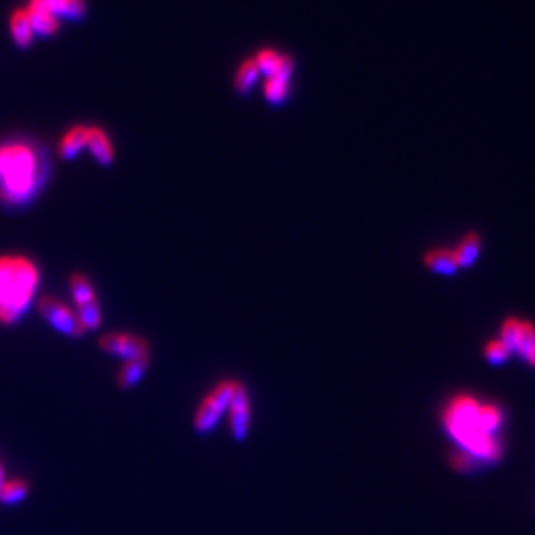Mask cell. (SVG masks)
Wrapping results in <instances>:
<instances>
[{"label":"cell","mask_w":535,"mask_h":535,"mask_svg":"<svg viewBox=\"0 0 535 535\" xmlns=\"http://www.w3.org/2000/svg\"><path fill=\"white\" fill-rule=\"evenodd\" d=\"M290 93V81L286 78H266L263 87V94L268 103L280 105L287 100Z\"/></svg>","instance_id":"obj_19"},{"label":"cell","mask_w":535,"mask_h":535,"mask_svg":"<svg viewBox=\"0 0 535 535\" xmlns=\"http://www.w3.org/2000/svg\"><path fill=\"white\" fill-rule=\"evenodd\" d=\"M237 381H221L200 404L199 411L195 413V430L199 433H208L214 430L216 424L223 417L225 411H228L231 398H233L235 389H237Z\"/></svg>","instance_id":"obj_4"},{"label":"cell","mask_w":535,"mask_h":535,"mask_svg":"<svg viewBox=\"0 0 535 535\" xmlns=\"http://www.w3.org/2000/svg\"><path fill=\"white\" fill-rule=\"evenodd\" d=\"M4 483H6V481H4V468L2 464H0V488L4 487Z\"/></svg>","instance_id":"obj_26"},{"label":"cell","mask_w":535,"mask_h":535,"mask_svg":"<svg viewBox=\"0 0 535 535\" xmlns=\"http://www.w3.org/2000/svg\"><path fill=\"white\" fill-rule=\"evenodd\" d=\"M28 494V485L23 480H11L4 483V487L0 488V500L4 504H16L21 499H25Z\"/></svg>","instance_id":"obj_21"},{"label":"cell","mask_w":535,"mask_h":535,"mask_svg":"<svg viewBox=\"0 0 535 535\" xmlns=\"http://www.w3.org/2000/svg\"><path fill=\"white\" fill-rule=\"evenodd\" d=\"M9 35L13 39L14 45L18 49H28L35 40V33H33L30 16L26 13V7H18L11 13L9 16Z\"/></svg>","instance_id":"obj_11"},{"label":"cell","mask_w":535,"mask_h":535,"mask_svg":"<svg viewBox=\"0 0 535 535\" xmlns=\"http://www.w3.org/2000/svg\"><path fill=\"white\" fill-rule=\"evenodd\" d=\"M87 150L90 151V155L94 157V160L98 164L108 167L113 164L115 160V150H113V144L110 141L108 134L98 125H87Z\"/></svg>","instance_id":"obj_9"},{"label":"cell","mask_w":535,"mask_h":535,"mask_svg":"<svg viewBox=\"0 0 535 535\" xmlns=\"http://www.w3.org/2000/svg\"><path fill=\"white\" fill-rule=\"evenodd\" d=\"M100 348L110 355L127 360L150 358V346L146 341L132 334H106L100 339Z\"/></svg>","instance_id":"obj_6"},{"label":"cell","mask_w":535,"mask_h":535,"mask_svg":"<svg viewBox=\"0 0 535 535\" xmlns=\"http://www.w3.org/2000/svg\"><path fill=\"white\" fill-rule=\"evenodd\" d=\"M26 13L30 16V23H32V28L35 37H52L59 32V25L61 21L58 18L52 16L47 11L40 9L37 6H30L26 4Z\"/></svg>","instance_id":"obj_12"},{"label":"cell","mask_w":535,"mask_h":535,"mask_svg":"<svg viewBox=\"0 0 535 535\" xmlns=\"http://www.w3.org/2000/svg\"><path fill=\"white\" fill-rule=\"evenodd\" d=\"M529 362L532 363V365L535 367V348L532 350V353H530V355H529Z\"/></svg>","instance_id":"obj_27"},{"label":"cell","mask_w":535,"mask_h":535,"mask_svg":"<svg viewBox=\"0 0 535 535\" xmlns=\"http://www.w3.org/2000/svg\"><path fill=\"white\" fill-rule=\"evenodd\" d=\"M424 263H426V266L430 268L431 271L440 273V275H454L459 269L454 252L445 249L431 250L426 256V259H424Z\"/></svg>","instance_id":"obj_14"},{"label":"cell","mask_w":535,"mask_h":535,"mask_svg":"<svg viewBox=\"0 0 535 535\" xmlns=\"http://www.w3.org/2000/svg\"><path fill=\"white\" fill-rule=\"evenodd\" d=\"M39 311L47 324H51L52 327L59 330L64 336L81 337L86 332L81 322H78L77 313H74L66 305L59 302L58 299L51 298V295L40 298Z\"/></svg>","instance_id":"obj_5"},{"label":"cell","mask_w":535,"mask_h":535,"mask_svg":"<svg viewBox=\"0 0 535 535\" xmlns=\"http://www.w3.org/2000/svg\"><path fill=\"white\" fill-rule=\"evenodd\" d=\"M148 365H150V358L127 360L119 372L120 388L127 389V388H132L134 384H138V382L143 379L144 372L148 370Z\"/></svg>","instance_id":"obj_15"},{"label":"cell","mask_w":535,"mask_h":535,"mask_svg":"<svg viewBox=\"0 0 535 535\" xmlns=\"http://www.w3.org/2000/svg\"><path fill=\"white\" fill-rule=\"evenodd\" d=\"M77 317L83 330H96L101 325V308L98 305V299L93 302H87L83 306H77Z\"/></svg>","instance_id":"obj_20"},{"label":"cell","mask_w":535,"mask_h":535,"mask_svg":"<svg viewBox=\"0 0 535 535\" xmlns=\"http://www.w3.org/2000/svg\"><path fill=\"white\" fill-rule=\"evenodd\" d=\"M257 68L268 78H286L290 81L294 75V59L283 52L275 51V49H261L254 58Z\"/></svg>","instance_id":"obj_8"},{"label":"cell","mask_w":535,"mask_h":535,"mask_svg":"<svg viewBox=\"0 0 535 535\" xmlns=\"http://www.w3.org/2000/svg\"><path fill=\"white\" fill-rule=\"evenodd\" d=\"M510 353L511 351L507 350L500 341H492V343H488L487 346H485V356H487L488 362H492V363L504 362V360L510 356Z\"/></svg>","instance_id":"obj_25"},{"label":"cell","mask_w":535,"mask_h":535,"mask_svg":"<svg viewBox=\"0 0 535 535\" xmlns=\"http://www.w3.org/2000/svg\"><path fill=\"white\" fill-rule=\"evenodd\" d=\"M30 6H37L61 20H81L87 13L86 0H28Z\"/></svg>","instance_id":"obj_10"},{"label":"cell","mask_w":535,"mask_h":535,"mask_svg":"<svg viewBox=\"0 0 535 535\" xmlns=\"http://www.w3.org/2000/svg\"><path fill=\"white\" fill-rule=\"evenodd\" d=\"M480 405L469 396H459L447 411V428L469 452L481 459H495L499 455L490 435L478 428L476 413Z\"/></svg>","instance_id":"obj_3"},{"label":"cell","mask_w":535,"mask_h":535,"mask_svg":"<svg viewBox=\"0 0 535 535\" xmlns=\"http://www.w3.org/2000/svg\"><path fill=\"white\" fill-rule=\"evenodd\" d=\"M535 348V329L530 322H519V336L516 351L529 358V355Z\"/></svg>","instance_id":"obj_23"},{"label":"cell","mask_w":535,"mask_h":535,"mask_svg":"<svg viewBox=\"0 0 535 535\" xmlns=\"http://www.w3.org/2000/svg\"><path fill=\"white\" fill-rule=\"evenodd\" d=\"M518 336H519V322L516 318H507L504 322L502 330H500V343L507 348L510 351L516 350V344H518Z\"/></svg>","instance_id":"obj_24"},{"label":"cell","mask_w":535,"mask_h":535,"mask_svg":"<svg viewBox=\"0 0 535 535\" xmlns=\"http://www.w3.org/2000/svg\"><path fill=\"white\" fill-rule=\"evenodd\" d=\"M70 292H71V295H74L77 306H83V305H87V302L96 301V292H94V287L90 286L89 278L81 275V273H75V275L70 278Z\"/></svg>","instance_id":"obj_18"},{"label":"cell","mask_w":535,"mask_h":535,"mask_svg":"<svg viewBox=\"0 0 535 535\" xmlns=\"http://www.w3.org/2000/svg\"><path fill=\"white\" fill-rule=\"evenodd\" d=\"M39 269L23 256L0 257V322L14 324L32 302Z\"/></svg>","instance_id":"obj_2"},{"label":"cell","mask_w":535,"mask_h":535,"mask_svg":"<svg viewBox=\"0 0 535 535\" xmlns=\"http://www.w3.org/2000/svg\"><path fill=\"white\" fill-rule=\"evenodd\" d=\"M45 158L40 148L23 139L0 143V200L28 202L44 183Z\"/></svg>","instance_id":"obj_1"},{"label":"cell","mask_w":535,"mask_h":535,"mask_svg":"<svg viewBox=\"0 0 535 535\" xmlns=\"http://www.w3.org/2000/svg\"><path fill=\"white\" fill-rule=\"evenodd\" d=\"M228 412H230V428L231 435L237 442L245 440L250 426V400L249 393L242 382H238L237 389H235L233 398H231L230 405H228Z\"/></svg>","instance_id":"obj_7"},{"label":"cell","mask_w":535,"mask_h":535,"mask_svg":"<svg viewBox=\"0 0 535 535\" xmlns=\"http://www.w3.org/2000/svg\"><path fill=\"white\" fill-rule=\"evenodd\" d=\"M87 144V125H74L63 134L59 141V155L64 160H71L86 148Z\"/></svg>","instance_id":"obj_13"},{"label":"cell","mask_w":535,"mask_h":535,"mask_svg":"<svg viewBox=\"0 0 535 535\" xmlns=\"http://www.w3.org/2000/svg\"><path fill=\"white\" fill-rule=\"evenodd\" d=\"M480 237L476 233H469L462 238L459 247L454 250V257L459 268H469L476 261L480 254Z\"/></svg>","instance_id":"obj_16"},{"label":"cell","mask_w":535,"mask_h":535,"mask_svg":"<svg viewBox=\"0 0 535 535\" xmlns=\"http://www.w3.org/2000/svg\"><path fill=\"white\" fill-rule=\"evenodd\" d=\"M499 421H500V413L495 407H492V405H485V407L478 408V413H476L478 428H480L483 433H487V435H490V433L499 426Z\"/></svg>","instance_id":"obj_22"},{"label":"cell","mask_w":535,"mask_h":535,"mask_svg":"<svg viewBox=\"0 0 535 535\" xmlns=\"http://www.w3.org/2000/svg\"><path fill=\"white\" fill-rule=\"evenodd\" d=\"M259 75L261 71L259 68H257L256 61H254V58L245 59L237 70V75H235V89H237V93L247 94L254 87V83L257 82Z\"/></svg>","instance_id":"obj_17"}]
</instances>
